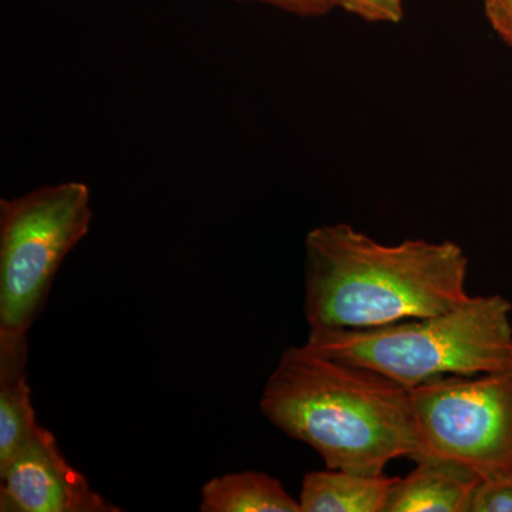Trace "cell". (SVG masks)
Returning <instances> with one entry per match:
<instances>
[{
    "label": "cell",
    "mask_w": 512,
    "mask_h": 512,
    "mask_svg": "<svg viewBox=\"0 0 512 512\" xmlns=\"http://www.w3.org/2000/svg\"><path fill=\"white\" fill-rule=\"evenodd\" d=\"M259 407L276 429L313 448L328 468L383 474L397 458L414 461L420 453L409 389L306 343L284 350Z\"/></svg>",
    "instance_id": "6da1fadb"
},
{
    "label": "cell",
    "mask_w": 512,
    "mask_h": 512,
    "mask_svg": "<svg viewBox=\"0 0 512 512\" xmlns=\"http://www.w3.org/2000/svg\"><path fill=\"white\" fill-rule=\"evenodd\" d=\"M468 259L453 241L382 244L346 222L305 239L309 328L367 329L426 318L466 303Z\"/></svg>",
    "instance_id": "7a4b0ae2"
},
{
    "label": "cell",
    "mask_w": 512,
    "mask_h": 512,
    "mask_svg": "<svg viewBox=\"0 0 512 512\" xmlns=\"http://www.w3.org/2000/svg\"><path fill=\"white\" fill-rule=\"evenodd\" d=\"M511 315L512 303L504 296H471L451 311L377 328H309L306 345L412 390L437 377L512 365Z\"/></svg>",
    "instance_id": "3957f363"
},
{
    "label": "cell",
    "mask_w": 512,
    "mask_h": 512,
    "mask_svg": "<svg viewBox=\"0 0 512 512\" xmlns=\"http://www.w3.org/2000/svg\"><path fill=\"white\" fill-rule=\"evenodd\" d=\"M92 217L89 187L77 181L0 201V339L29 338L60 265Z\"/></svg>",
    "instance_id": "277c9868"
},
{
    "label": "cell",
    "mask_w": 512,
    "mask_h": 512,
    "mask_svg": "<svg viewBox=\"0 0 512 512\" xmlns=\"http://www.w3.org/2000/svg\"><path fill=\"white\" fill-rule=\"evenodd\" d=\"M421 458L454 461L485 478L512 477V365L444 376L410 390Z\"/></svg>",
    "instance_id": "5b68a950"
},
{
    "label": "cell",
    "mask_w": 512,
    "mask_h": 512,
    "mask_svg": "<svg viewBox=\"0 0 512 512\" xmlns=\"http://www.w3.org/2000/svg\"><path fill=\"white\" fill-rule=\"evenodd\" d=\"M2 512H119L90 487L64 457L52 431L40 427L36 439L0 471Z\"/></svg>",
    "instance_id": "8992f818"
},
{
    "label": "cell",
    "mask_w": 512,
    "mask_h": 512,
    "mask_svg": "<svg viewBox=\"0 0 512 512\" xmlns=\"http://www.w3.org/2000/svg\"><path fill=\"white\" fill-rule=\"evenodd\" d=\"M483 478L454 461L421 458L406 477H397L384 512H468Z\"/></svg>",
    "instance_id": "52a82bcc"
},
{
    "label": "cell",
    "mask_w": 512,
    "mask_h": 512,
    "mask_svg": "<svg viewBox=\"0 0 512 512\" xmlns=\"http://www.w3.org/2000/svg\"><path fill=\"white\" fill-rule=\"evenodd\" d=\"M28 338L0 339V471L39 433L28 383Z\"/></svg>",
    "instance_id": "ba28073f"
},
{
    "label": "cell",
    "mask_w": 512,
    "mask_h": 512,
    "mask_svg": "<svg viewBox=\"0 0 512 512\" xmlns=\"http://www.w3.org/2000/svg\"><path fill=\"white\" fill-rule=\"evenodd\" d=\"M396 478L328 467L309 471L302 480L299 505L302 512H384Z\"/></svg>",
    "instance_id": "9c48e42d"
},
{
    "label": "cell",
    "mask_w": 512,
    "mask_h": 512,
    "mask_svg": "<svg viewBox=\"0 0 512 512\" xmlns=\"http://www.w3.org/2000/svg\"><path fill=\"white\" fill-rule=\"evenodd\" d=\"M201 512H302L281 481L261 471L212 478L201 490Z\"/></svg>",
    "instance_id": "30bf717a"
},
{
    "label": "cell",
    "mask_w": 512,
    "mask_h": 512,
    "mask_svg": "<svg viewBox=\"0 0 512 512\" xmlns=\"http://www.w3.org/2000/svg\"><path fill=\"white\" fill-rule=\"evenodd\" d=\"M468 512H512V477L481 481L471 498Z\"/></svg>",
    "instance_id": "8fae6325"
},
{
    "label": "cell",
    "mask_w": 512,
    "mask_h": 512,
    "mask_svg": "<svg viewBox=\"0 0 512 512\" xmlns=\"http://www.w3.org/2000/svg\"><path fill=\"white\" fill-rule=\"evenodd\" d=\"M357 18L370 23H396L404 18L402 0H332Z\"/></svg>",
    "instance_id": "7c38bea8"
},
{
    "label": "cell",
    "mask_w": 512,
    "mask_h": 512,
    "mask_svg": "<svg viewBox=\"0 0 512 512\" xmlns=\"http://www.w3.org/2000/svg\"><path fill=\"white\" fill-rule=\"evenodd\" d=\"M491 28L512 50V0H481Z\"/></svg>",
    "instance_id": "4fadbf2b"
},
{
    "label": "cell",
    "mask_w": 512,
    "mask_h": 512,
    "mask_svg": "<svg viewBox=\"0 0 512 512\" xmlns=\"http://www.w3.org/2000/svg\"><path fill=\"white\" fill-rule=\"evenodd\" d=\"M275 8L302 16V18H319L328 15L335 8L332 0H255Z\"/></svg>",
    "instance_id": "5bb4252c"
}]
</instances>
